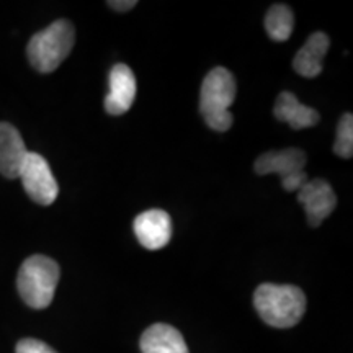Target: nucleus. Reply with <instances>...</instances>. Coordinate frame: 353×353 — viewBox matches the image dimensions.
<instances>
[{
    "label": "nucleus",
    "instance_id": "nucleus-1",
    "mask_svg": "<svg viewBox=\"0 0 353 353\" xmlns=\"http://www.w3.org/2000/svg\"><path fill=\"white\" fill-rule=\"evenodd\" d=\"M254 306L265 324L276 329L294 327L306 312V296L293 285H260L254 293Z\"/></svg>",
    "mask_w": 353,
    "mask_h": 353
},
{
    "label": "nucleus",
    "instance_id": "nucleus-2",
    "mask_svg": "<svg viewBox=\"0 0 353 353\" xmlns=\"http://www.w3.org/2000/svg\"><path fill=\"white\" fill-rule=\"evenodd\" d=\"M237 92L236 79L228 69L214 68L201 83L200 112L211 130L224 132L231 130L232 114L229 112Z\"/></svg>",
    "mask_w": 353,
    "mask_h": 353
},
{
    "label": "nucleus",
    "instance_id": "nucleus-3",
    "mask_svg": "<svg viewBox=\"0 0 353 353\" xmlns=\"http://www.w3.org/2000/svg\"><path fill=\"white\" fill-rule=\"evenodd\" d=\"M76 43V30L69 20H56L30 39L26 54L38 72L50 74L64 63Z\"/></svg>",
    "mask_w": 353,
    "mask_h": 353
},
{
    "label": "nucleus",
    "instance_id": "nucleus-4",
    "mask_svg": "<svg viewBox=\"0 0 353 353\" xmlns=\"http://www.w3.org/2000/svg\"><path fill=\"white\" fill-rule=\"evenodd\" d=\"M61 268L54 260L46 255H32L21 263L17 288L23 301L33 309H44L52 303Z\"/></svg>",
    "mask_w": 353,
    "mask_h": 353
},
{
    "label": "nucleus",
    "instance_id": "nucleus-5",
    "mask_svg": "<svg viewBox=\"0 0 353 353\" xmlns=\"http://www.w3.org/2000/svg\"><path fill=\"white\" fill-rule=\"evenodd\" d=\"M307 156L303 149L288 148L283 151H268L260 156L254 164V170L259 175L278 174L281 185L286 192H299L307 183L304 165Z\"/></svg>",
    "mask_w": 353,
    "mask_h": 353
},
{
    "label": "nucleus",
    "instance_id": "nucleus-6",
    "mask_svg": "<svg viewBox=\"0 0 353 353\" xmlns=\"http://www.w3.org/2000/svg\"><path fill=\"white\" fill-rule=\"evenodd\" d=\"M19 179H21L26 195L38 205L50 206L59 195V185L52 175L50 164L37 152H28Z\"/></svg>",
    "mask_w": 353,
    "mask_h": 353
},
{
    "label": "nucleus",
    "instance_id": "nucleus-7",
    "mask_svg": "<svg viewBox=\"0 0 353 353\" xmlns=\"http://www.w3.org/2000/svg\"><path fill=\"white\" fill-rule=\"evenodd\" d=\"M298 201L306 213V221L311 228L321 226L337 206V196L329 182L322 179L307 180V183L298 192Z\"/></svg>",
    "mask_w": 353,
    "mask_h": 353
},
{
    "label": "nucleus",
    "instance_id": "nucleus-8",
    "mask_svg": "<svg viewBox=\"0 0 353 353\" xmlns=\"http://www.w3.org/2000/svg\"><path fill=\"white\" fill-rule=\"evenodd\" d=\"M108 85L110 92L105 99V110L113 117L125 114L132 107L138 94L134 72L126 64L113 65L108 76Z\"/></svg>",
    "mask_w": 353,
    "mask_h": 353
},
{
    "label": "nucleus",
    "instance_id": "nucleus-9",
    "mask_svg": "<svg viewBox=\"0 0 353 353\" xmlns=\"http://www.w3.org/2000/svg\"><path fill=\"white\" fill-rule=\"evenodd\" d=\"M132 229L141 245L149 250L162 249L172 239V219L162 210H149L138 214Z\"/></svg>",
    "mask_w": 353,
    "mask_h": 353
},
{
    "label": "nucleus",
    "instance_id": "nucleus-10",
    "mask_svg": "<svg viewBox=\"0 0 353 353\" xmlns=\"http://www.w3.org/2000/svg\"><path fill=\"white\" fill-rule=\"evenodd\" d=\"M28 149L20 131L10 123L0 121V174L7 179H19Z\"/></svg>",
    "mask_w": 353,
    "mask_h": 353
},
{
    "label": "nucleus",
    "instance_id": "nucleus-11",
    "mask_svg": "<svg viewBox=\"0 0 353 353\" xmlns=\"http://www.w3.org/2000/svg\"><path fill=\"white\" fill-rule=\"evenodd\" d=\"M330 39L324 32H316L306 39L293 59V69L301 77H317L322 72V61L327 54Z\"/></svg>",
    "mask_w": 353,
    "mask_h": 353
},
{
    "label": "nucleus",
    "instance_id": "nucleus-12",
    "mask_svg": "<svg viewBox=\"0 0 353 353\" xmlns=\"http://www.w3.org/2000/svg\"><path fill=\"white\" fill-rule=\"evenodd\" d=\"M139 345L143 353H190L183 335L164 322L145 329Z\"/></svg>",
    "mask_w": 353,
    "mask_h": 353
},
{
    "label": "nucleus",
    "instance_id": "nucleus-13",
    "mask_svg": "<svg viewBox=\"0 0 353 353\" xmlns=\"http://www.w3.org/2000/svg\"><path fill=\"white\" fill-rule=\"evenodd\" d=\"M273 113H275V118L278 121L288 123L293 130L312 128L321 120L317 110L299 103L296 95L291 94V92H281L278 95Z\"/></svg>",
    "mask_w": 353,
    "mask_h": 353
},
{
    "label": "nucleus",
    "instance_id": "nucleus-14",
    "mask_svg": "<svg viewBox=\"0 0 353 353\" xmlns=\"http://www.w3.org/2000/svg\"><path fill=\"white\" fill-rule=\"evenodd\" d=\"M294 28L293 10L285 3H275L265 15V30L273 41H286Z\"/></svg>",
    "mask_w": 353,
    "mask_h": 353
},
{
    "label": "nucleus",
    "instance_id": "nucleus-15",
    "mask_svg": "<svg viewBox=\"0 0 353 353\" xmlns=\"http://www.w3.org/2000/svg\"><path fill=\"white\" fill-rule=\"evenodd\" d=\"M334 152L343 159H350L353 156V117L350 113L343 114L339 121Z\"/></svg>",
    "mask_w": 353,
    "mask_h": 353
},
{
    "label": "nucleus",
    "instance_id": "nucleus-16",
    "mask_svg": "<svg viewBox=\"0 0 353 353\" xmlns=\"http://www.w3.org/2000/svg\"><path fill=\"white\" fill-rule=\"evenodd\" d=\"M15 353H57L54 348H51L48 343L37 339H23L17 343Z\"/></svg>",
    "mask_w": 353,
    "mask_h": 353
},
{
    "label": "nucleus",
    "instance_id": "nucleus-17",
    "mask_svg": "<svg viewBox=\"0 0 353 353\" xmlns=\"http://www.w3.org/2000/svg\"><path fill=\"white\" fill-rule=\"evenodd\" d=\"M108 6L113 8V10L118 12H128L131 10L132 7H136V0H125V2H120V0H113V2H108Z\"/></svg>",
    "mask_w": 353,
    "mask_h": 353
}]
</instances>
